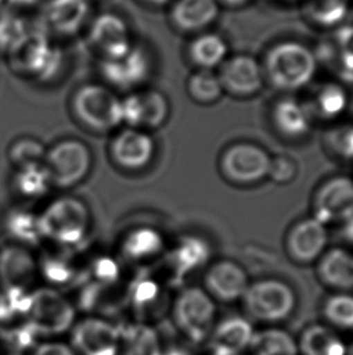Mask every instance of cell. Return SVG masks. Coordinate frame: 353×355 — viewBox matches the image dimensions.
I'll use <instances>...</instances> for the list:
<instances>
[{"mask_svg":"<svg viewBox=\"0 0 353 355\" xmlns=\"http://www.w3.org/2000/svg\"><path fill=\"white\" fill-rule=\"evenodd\" d=\"M253 325L247 318H225L215 324L210 334V351L213 355H241L247 352L254 336Z\"/></svg>","mask_w":353,"mask_h":355,"instance_id":"obj_21","label":"cell"},{"mask_svg":"<svg viewBox=\"0 0 353 355\" xmlns=\"http://www.w3.org/2000/svg\"><path fill=\"white\" fill-rule=\"evenodd\" d=\"M131 306L137 322L152 325L168 312V304L166 293L160 284L145 279L134 285L131 293Z\"/></svg>","mask_w":353,"mask_h":355,"instance_id":"obj_25","label":"cell"},{"mask_svg":"<svg viewBox=\"0 0 353 355\" xmlns=\"http://www.w3.org/2000/svg\"><path fill=\"white\" fill-rule=\"evenodd\" d=\"M48 147L33 136H19L8 147V160L15 170L43 164Z\"/></svg>","mask_w":353,"mask_h":355,"instance_id":"obj_36","label":"cell"},{"mask_svg":"<svg viewBox=\"0 0 353 355\" xmlns=\"http://www.w3.org/2000/svg\"><path fill=\"white\" fill-rule=\"evenodd\" d=\"M30 32L28 22L21 14H0V53H8Z\"/></svg>","mask_w":353,"mask_h":355,"instance_id":"obj_38","label":"cell"},{"mask_svg":"<svg viewBox=\"0 0 353 355\" xmlns=\"http://www.w3.org/2000/svg\"><path fill=\"white\" fill-rule=\"evenodd\" d=\"M219 14L215 0H174L170 22L181 33H197L215 22Z\"/></svg>","mask_w":353,"mask_h":355,"instance_id":"obj_22","label":"cell"},{"mask_svg":"<svg viewBox=\"0 0 353 355\" xmlns=\"http://www.w3.org/2000/svg\"><path fill=\"white\" fill-rule=\"evenodd\" d=\"M91 274L97 285H113L120 277L119 264L110 257H100L92 264Z\"/></svg>","mask_w":353,"mask_h":355,"instance_id":"obj_43","label":"cell"},{"mask_svg":"<svg viewBox=\"0 0 353 355\" xmlns=\"http://www.w3.org/2000/svg\"><path fill=\"white\" fill-rule=\"evenodd\" d=\"M12 72L28 80H48L61 69L63 53L46 34L30 29L8 55Z\"/></svg>","mask_w":353,"mask_h":355,"instance_id":"obj_4","label":"cell"},{"mask_svg":"<svg viewBox=\"0 0 353 355\" xmlns=\"http://www.w3.org/2000/svg\"><path fill=\"white\" fill-rule=\"evenodd\" d=\"M353 215V180L330 178L320 186L314 200V217L328 225L345 222Z\"/></svg>","mask_w":353,"mask_h":355,"instance_id":"obj_16","label":"cell"},{"mask_svg":"<svg viewBox=\"0 0 353 355\" xmlns=\"http://www.w3.org/2000/svg\"><path fill=\"white\" fill-rule=\"evenodd\" d=\"M317 62L314 53L302 44L284 42L267 53L265 74L273 87L283 92H296L315 77Z\"/></svg>","mask_w":353,"mask_h":355,"instance_id":"obj_3","label":"cell"},{"mask_svg":"<svg viewBox=\"0 0 353 355\" xmlns=\"http://www.w3.org/2000/svg\"><path fill=\"white\" fill-rule=\"evenodd\" d=\"M248 352L252 355H299L296 338L278 327L254 332Z\"/></svg>","mask_w":353,"mask_h":355,"instance_id":"obj_32","label":"cell"},{"mask_svg":"<svg viewBox=\"0 0 353 355\" xmlns=\"http://www.w3.org/2000/svg\"><path fill=\"white\" fill-rule=\"evenodd\" d=\"M228 45L224 39L213 33L201 34L191 42L188 56L197 69L213 71L224 62Z\"/></svg>","mask_w":353,"mask_h":355,"instance_id":"obj_29","label":"cell"},{"mask_svg":"<svg viewBox=\"0 0 353 355\" xmlns=\"http://www.w3.org/2000/svg\"><path fill=\"white\" fill-rule=\"evenodd\" d=\"M145 4L152 5V6H165V5L172 3L173 0H142Z\"/></svg>","mask_w":353,"mask_h":355,"instance_id":"obj_49","label":"cell"},{"mask_svg":"<svg viewBox=\"0 0 353 355\" xmlns=\"http://www.w3.org/2000/svg\"><path fill=\"white\" fill-rule=\"evenodd\" d=\"M272 119L280 134L288 139H300L311 129L314 116L306 103L294 98L278 101L272 112Z\"/></svg>","mask_w":353,"mask_h":355,"instance_id":"obj_27","label":"cell"},{"mask_svg":"<svg viewBox=\"0 0 353 355\" xmlns=\"http://www.w3.org/2000/svg\"><path fill=\"white\" fill-rule=\"evenodd\" d=\"M53 188L71 189L84 182L93 168L90 146L77 137L58 139L48 147L44 160Z\"/></svg>","mask_w":353,"mask_h":355,"instance_id":"obj_6","label":"cell"},{"mask_svg":"<svg viewBox=\"0 0 353 355\" xmlns=\"http://www.w3.org/2000/svg\"><path fill=\"white\" fill-rule=\"evenodd\" d=\"M78 124L97 135L110 134L123 126V97L105 83H87L71 98Z\"/></svg>","mask_w":353,"mask_h":355,"instance_id":"obj_1","label":"cell"},{"mask_svg":"<svg viewBox=\"0 0 353 355\" xmlns=\"http://www.w3.org/2000/svg\"><path fill=\"white\" fill-rule=\"evenodd\" d=\"M71 331L77 355H121V330L103 318L82 319Z\"/></svg>","mask_w":353,"mask_h":355,"instance_id":"obj_14","label":"cell"},{"mask_svg":"<svg viewBox=\"0 0 353 355\" xmlns=\"http://www.w3.org/2000/svg\"><path fill=\"white\" fill-rule=\"evenodd\" d=\"M215 1L220 4L228 5V6H239V5L248 3L249 0H215Z\"/></svg>","mask_w":353,"mask_h":355,"instance_id":"obj_48","label":"cell"},{"mask_svg":"<svg viewBox=\"0 0 353 355\" xmlns=\"http://www.w3.org/2000/svg\"><path fill=\"white\" fill-rule=\"evenodd\" d=\"M271 157L257 144L230 146L220 157L219 168L228 181L236 184H253L267 178Z\"/></svg>","mask_w":353,"mask_h":355,"instance_id":"obj_12","label":"cell"},{"mask_svg":"<svg viewBox=\"0 0 353 355\" xmlns=\"http://www.w3.org/2000/svg\"><path fill=\"white\" fill-rule=\"evenodd\" d=\"M4 231L12 244L24 248L37 245L43 240L39 228L38 215L22 209L11 210L5 216Z\"/></svg>","mask_w":353,"mask_h":355,"instance_id":"obj_30","label":"cell"},{"mask_svg":"<svg viewBox=\"0 0 353 355\" xmlns=\"http://www.w3.org/2000/svg\"><path fill=\"white\" fill-rule=\"evenodd\" d=\"M163 349L154 327L134 322L121 331V355H163Z\"/></svg>","mask_w":353,"mask_h":355,"instance_id":"obj_31","label":"cell"},{"mask_svg":"<svg viewBox=\"0 0 353 355\" xmlns=\"http://www.w3.org/2000/svg\"><path fill=\"white\" fill-rule=\"evenodd\" d=\"M350 0H311L309 14L312 21L320 26H334L344 19Z\"/></svg>","mask_w":353,"mask_h":355,"instance_id":"obj_39","label":"cell"},{"mask_svg":"<svg viewBox=\"0 0 353 355\" xmlns=\"http://www.w3.org/2000/svg\"><path fill=\"white\" fill-rule=\"evenodd\" d=\"M38 266L39 274L43 275L44 279L51 285V288L66 285L74 277V270L71 263H68L67 259L61 257H46Z\"/></svg>","mask_w":353,"mask_h":355,"instance_id":"obj_41","label":"cell"},{"mask_svg":"<svg viewBox=\"0 0 353 355\" xmlns=\"http://www.w3.org/2000/svg\"><path fill=\"white\" fill-rule=\"evenodd\" d=\"M212 249L208 241L197 236H184L168 252V263L179 277L202 268L210 259Z\"/></svg>","mask_w":353,"mask_h":355,"instance_id":"obj_24","label":"cell"},{"mask_svg":"<svg viewBox=\"0 0 353 355\" xmlns=\"http://www.w3.org/2000/svg\"><path fill=\"white\" fill-rule=\"evenodd\" d=\"M296 342L301 355H347L349 351L339 334L322 324L306 327Z\"/></svg>","mask_w":353,"mask_h":355,"instance_id":"obj_28","label":"cell"},{"mask_svg":"<svg viewBox=\"0 0 353 355\" xmlns=\"http://www.w3.org/2000/svg\"><path fill=\"white\" fill-rule=\"evenodd\" d=\"M327 244V227L316 217L298 222L287 236L288 254L298 263H311L320 259Z\"/></svg>","mask_w":353,"mask_h":355,"instance_id":"obj_19","label":"cell"},{"mask_svg":"<svg viewBox=\"0 0 353 355\" xmlns=\"http://www.w3.org/2000/svg\"><path fill=\"white\" fill-rule=\"evenodd\" d=\"M298 175V165L296 160L289 155H277L270 160L267 178L280 184L289 183Z\"/></svg>","mask_w":353,"mask_h":355,"instance_id":"obj_42","label":"cell"},{"mask_svg":"<svg viewBox=\"0 0 353 355\" xmlns=\"http://www.w3.org/2000/svg\"><path fill=\"white\" fill-rule=\"evenodd\" d=\"M42 0H0V14L14 12L21 14L27 10L34 9Z\"/></svg>","mask_w":353,"mask_h":355,"instance_id":"obj_46","label":"cell"},{"mask_svg":"<svg viewBox=\"0 0 353 355\" xmlns=\"http://www.w3.org/2000/svg\"><path fill=\"white\" fill-rule=\"evenodd\" d=\"M38 275V261L28 248L10 243L0 250L1 291L32 293Z\"/></svg>","mask_w":353,"mask_h":355,"instance_id":"obj_15","label":"cell"},{"mask_svg":"<svg viewBox=\"0 0 353 355\" xmlns=\"http://www.w3.org/2000/svg\"><path fill=\"white\" fill-rule=\"evenodd\" d=\"M14 187L19 197L28 200L45 197L53 188L50 173L44 163L17 168L14 176Z\"/></svg>","mask_w":353,"mask_h":355,"instance_id":"obj_33","label":"cell"},{"mask_svg":"<svg viewBox=\"0 0 353 355\" xmlns=\"http://www.w3.org/2000/svg\"><path fill=\"white\" fill-rule=\"evenodd\" d=\"M347 103L349 97L344 87L334 83H328L317 90L312 102L307 106L310 108L312 116L334 119L344 113Z\"/></svg>","mask_w":353,"mask_h":355,"instance_id":"obj_34","label":"cell"},{"mask_svg":"<svg viewBox=\"0 0 353 355\" xmlns=\"http://www.w3.org/2000/svg\"><path fill=\"white\" fill-rule=\"evenodd\" d=\"M154 71L152 53L144 45L134 43L129 53L115 60L100 61V72L105 84L115 92H134L147 84Z\"/></svg>","mask_w":353,"mask_h":355,"instance_id":"obj_9","label":"cell"},{"mask_svg":"<svg viewBox=\"0 0 353 355\" xmlns=\"http://www.w3.org/2000/svg\"><path fill=\"white\" fill-rule=\"evenodd\" d=\"M241 301L247 315L264 324L284 322L296 307L294 290L278 279H264L249 284Z\"/></svg>","mask_w":353,"mask_h":355,"instance_id":"obj_7","label":"cell"},{"mask_svg":"<svg viewBox=\"0 0 353 355\" xmlns=\"http://www.w3.org/2000/svg\"><path fill=\"white\" fill-rule=\"evenodd\" d=\"M218 77L223 90L235 96H252L263 87L262 67L255 58L247 55H239L221 63Z\"/></svg>","mask_w":353,"mask_h":355,"instance_id":"obj_18","label":"cell"},{"mask_svg":"<svg viewBox=\"0 0 353 355\" xmlns=\"http://www.w3.org/2000/svg\"><path fill=\"white\" fill-rule=\"evenodd\" d=\"M347 355H353V342L352 345H351V347L349 348V351H347Z\"/></svg>","mask_w":353,"mask_h":355,"instance_id":"obj_50","label":"cell"},{"mask_svg":"<svg viewBox=\"0 0 353 355\" xmlns=\"http://www.w3.org/2000/svg\"><path fill=\"white\" fill-rule=\"evenodd\" d=\"M165 248L166 240L163 232L152 226H139L129 230L120 243L121 254L137 263L158 259Z\"/></svg>","mask_w":353,"mask_h":355,"instance_id":"obj_23","label":"cell"},{"mask_svg":"<svg viewBox=\"0 0 353 355\" xmlns=\"http://www.w3.org/2000/svg\"><path fill=\"white\" fill-rule=\"evenodd\" d=\"M108 152L116 168L127 173H139L153 163L156 142L152 132L124 126L113 134Z\"/></svg>","mask_w":353,"mask_h":355,"instance_id":"obj_11","label":"cell"},{"mask_svg":"<svg viewBox=\"0 0 353 355\" xmlns=\"http://www.w3.org/2000/svg\"><path fill=\"white\" fill-rule=\"evenodd\" d=\"M341 236L347 243L353 245V215L350 218H347L346 221L343 222Z\"/></svg>","mask_w":353,"mask_h":355,"instance_id":"obj_47","label":"cell"},{"mask_svg":"<svg viewBox=\"0 0 353 355\" xmlns=\"http://www.w3.org/2000/svg\"><path fill=\"white\" fill-rule=\"evenodd\" d=\"M317 273L327 286L349 293L353 290V254L344 249L330 250L320 256Z\"/></svg>","mask_w":353,"mask_h":355,"instance_id":"obj_26","label":"cell"},{"mask_svg":"<svg viewBox=\"0 0 353 355\" xmlns=\"http://www.w3.org/2000/svg\"><path fill=\"white\" fill-rule=\"evenodd\" d=\"M186 92L192 101L199 105H212L219 101L223 87L218 74L213 71L197 69L186 80Z\"/></svg>","mask_w":353,"mask_h":355,"instance_id":"obj_35","label":"cell"},{"mask_svg":"<svg viewBox=\"0 0 353 355\" xmlns=\"http://www.w3.org/2000/svg\"><path fill=\"white\" fill-rule=\"evenodd\" d=\"M323 317L330 327L339 330H353V295L336 293L323 304Z\"/></svg>","mask_w":353,"mask_h":355,"instance_id":"obj_37","label":"cell"},{"mask_svg":"<svg viewBox=\"0 0 353 355\" xmlns=\"http://www.w3.org/2000/svg\"><path fill=\"white\" fill-rule=\"evenodd\" d=\"M340 62L346 71L353 72V24L340 29L336 34Z\"/></svg>","mask_w":353,"mask_h":355,"instance_id":"obj_44","label":"cell"},{"mask_svg":"<svg viewBox=\"0 0 353 355\" xmlns=\"http://www.w3.org/2000/svg\"><path fill=\"white\" fill-rule=\"evenodd\" d=\"M32 355H77L73 347L60 341H48L34 347Z\"/></svg>","mask_w":353,"mask_h":355,"instance_id":"obj_45","label":"cell"},{"mask_svg":"<svg viewBox=\"0 0 353 355\" xmlns=\"http://www.w3.org/2000/svg\"><path fill=\"white\" fill-rule=\"evenodd\" d=\"M171 116L168 97L153 87H142L123 97V125L155 131L161 129Z\"/></svg>","mask_w":353,"mask_h":355,"instance_id":"obj_10","label":"cell"},{"mask_svg":"<svg viewBox=\"0 0 353 355\" xmlns=\"http://www.w3.org/2000/svg\"><path fill=\"white\" fill-rule=\"evenodd\" d=\"M43 240L58 246H75L85 240L92 226V214L80 198L63 196L48 202L38 215Z\"/></svg>","mask_w":353,"mask_h":355,"instance_id":"obj_2","label":"cell"},{"mask_svg":"<svg viewBox=\"0 0 353 355\" xmlns=\"http://www.w3.org/2000/svg\"><path fill=\"white\" fill-rule=\"evenodd\" d=\"M248 274L239 263L224 259L212 264L205 274V290L219 302L239 301L249 286Z\"/></svg>","mask_w":353,"mask_h":355,"instance_id":"obj_17","label":"cell"},{"mask_svg":"<svg viewBox=\"0 0 353 355\" xmlns=\"http://www.w3.org/2000/svg\"><path fill=\"white\" fill-rule=\"evenodd\" d=\"M89 43L100 61L124 56L134 46V42L127 21L115 12H102L89 26Z\"/></svg>","mask_w":353,"mask_h":355,"instance_id":"obj_13","label":"cell"},{"mask_svg":"<svg viewBox=\"0 0 353 355\" xmlns=\"http://www.w3.org/2000/svg\"><path fill=\"white\" fill-rule=\"evenodd\" d=\"M90 11V0H48L44 21L50 32L73 37L87 26Z\"/></svg>","mask_w":353,"mask_h":355,"instance_id":"obj_20","label":"cell"},{"mask_svg":"<svg viewBox=\"0 0 353 355\" xmlns=\"http://www.w3.org/2000/svg\"><path fill=\"white\" fill-rule=\"evenodd\" d=\"M171 314L176 330L192 343L208 341L217 324V306L205 288H183L171 303Z\"/></svg>","mask_w":353,"mask_h":355,"instance_id":"obj_5","label":"cell"},{"mask_svg":"<svg viewBox=\"0 0 353 355\" xmlns=\"http://www.w3.org/2000/svg\"><path fill=\"white\" fill-rule=\"evenodd\" d=\"M27 320L38 336H58L72 330L77 322V311L57 290L37 288L30 293Z\"/></svg>","mask_w":353,"mask_h":355,"instance_id":"obj_8","label":"cell"},{"mask_svg":"<svg viewBox=\"0 0 353 355\" xmlns=\"http://www.w3.org/2000/svg\"><path fill=\"white\" fill-rule=\"evenodd\" d=\"M325 144L332 153L339 158L353 160V125H338L325 136Z\"/></svg>","mask_w":353,"mask_h":355,"instance_id":"obj_40","label":"cell"},{"mask_svg":"<svg viewBox=\"0 0 353 355\" xmlns=\"http://www.w3.org/2000/svg\"><path fill=\"white\" fill-rule=\"evenodd\" d=\"M9 355H27L26 353H16V352H11Z\"/></svg>","mask_w":353,"mask_h":355,"instance_id":"obj_51","label":"cell"}]
</instances>
